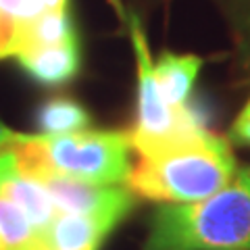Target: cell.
Masks as SVG:
<instances>
[{
    "label": "cell",
    "instance_id": "1",
    "mask_svg": "<svg viewBox=\"0 0 250 250\" xmlns=\"http://www.w3.org/2000/svg\"><path fill=\"white\" fill-rule=\"evenodd\" d=\"M136 163L125 186L140 198L161 205L194 202L219 192L238 173L229 142L207 127L184 129L165 138L127 131Z\"/></svg>",
    "mask_w": 250,
    "mask_h": 250
},
{
    "label": "cell",
    "instance_id": "2",
    "mask_svg": "<svg viewBox=\"0 0 250 250\" xmlns=\"http://www.w3.org/2000/svg\"><path fill=\"white\" fill-rule=\"evenodd\" d=\"M142 250H250V167L202 200L161 205Z\"/></svg>",
    "mask_w": 250,
    "mask_h": 250
},
{
    "label": "cell",
    "instance_id": "3",
    "mask_svg": "<svg viewBox=\"0 0 250 250\" xmlns=\"http://www.w3.org/2000/svg\"><path fill=\"white\" fill-rule=\"evenodd\" d=\"M127 131L82 129L62 136L15 134L13 154L17 173L40 182L46 175H65L100 186L127 182L131 161Z\"/></svg>",
    "mask_w": 250,
    "mask_h": 250
},
{
    "label": "cell",
    "instance_id": "4",
    "mask_svg": "<svg viewBox=\"0 0 250 250\" xmlns=\"http://www.w3.org/2000/svg\"><path fill=\"white\" fill-rule=\"evenodd\" d=\"M129 27L138 61V117L136 127L129 131L142 138H165L184 129L205 127V115H202L200 106L190 104L188 100V104H184L182 108H173L163 100L159 83H156L150 50H148L144 31L136 17L129 19Z\"/></svg>",
    "mask_w": 250,
    "mask_h": 250
},
{
    "label": "cell",
    "instance_id": "5",
    "mask_svg": "<svg viewBox=\"0 0 250 250\" xmlns=\"http://www.w3.org/2000/svg\"><path fill=\"white\" fill-rule=\"evenodd\" d=\"M40 184L61 213L103 215L121 223L136 207V194L127 186H100L65 175H46Z\"/></svg>",
    "mask_w": 250,
    "mask_h": 250
},
{
    "label": "cell",
    "instance_id": "6",
    "mask_svg": "<svg viewBox=\"0 0 250 250\" xmlns=\"http://www.w3.org/2000/svg\"><path fill=\"white\" fill-rule=\"evenodd\" d=\"M117 225V219L103 215L59 213L48 228L40 231V238L46 250H100Z\"/></svg>",
    "mask_w": 250,
    "mask_h": 250
},
{
    "label": "cell",
    "instance_id": "7",
    "mask_svg": "<svg viewBox=\"0 0 250 250\" xmlns=\"http://www.w3.org/2000/svg\"><path fill=\"white\" fill-rule=\"evenodd\" d=\"M17 61L23 71L36 83L46 85V88H59V85L69 83L80 73V40L23 50L21 54H17Z\"/></svg>",
    "mask_w": 250,
    "mask_h": 250
},
{
    "label": "cell",
    "instance_id": "8",
    "mask_svg": "<svg viewBox=\"0 0 250 250\" xmlns=\"http://www.w3.org/2000/svg\"><path fill=\"white\" fill-rule=\"evenodd\" d=\"M200 67L202 59L196 54L163 52L159 57V61L154 62V75L163 100L169 106L182 108L184 104H188Z\"/></svg>",
    "mask_w": 250,
    "mask_h": 250
},
{
    "label": "cell",
    "instance_id": "9",
    "mask_svg": "<svg viewBox=\"0 0 250 250\" xmlns=\"http://www.w3.org/2000/svg\"><path fill=\"white\" fill-rule=\"evenodd\" d=\"M71 40H80V36H77V27L69 6L46 9L36 19L19 25L17 40H15V57L38 46H54Z\"/></svg>",
    "mask_w": 250,
    "mask_h": 250
},
{
    "label": "cell",
    "instance_id": "10",
    "mask_svg": "<svg viewBox=\"0 0 250 250\" xmlns=\"http://www.w3.org/2000/svg\"><path fill=\"white\" fill-rule=\"evenodd\" d=\"M0 194H2L4 198H9L11 202H15V205L25 213L29 223L34 225L38 231L48 228L54 221V217L61 213L57 205H54L52 196L48 194V190H46L40 182L23 177L17 171L0 184Z\"/></svg>",
    "mask_w": 250,
    "mask_h": 250
},
{
    "label": "cell",
    "instance_id": "11",
    "mask_svg": "<svg viewBox=\"0 0 250 250\" xmlns=\"http://www.w3.org/2000/svg\"><path fill=\"white\" fill-rule=\"evenodd\" d=\"M36 121L46 136H62L88 129L92 123L90 113L77 100L59 96L44 100L36 113Z\"/></svg>",
    "mask_w": 250,
    "mask_h": 250
},
{
    "label": "cell",
    "instance_id": "12",
    "mask_svg": "<svg viewBox=\"0 0 250 250\" xmlns=\"http://www.w3.org/2000/svg\"><path fill=\"white\" fill-rule=\"evenodd\" d=\"M0 233L13 250H36L40 246V231L29 223L25 213L0 194Z\"/></svg>",
    "mask_w": 250,
    "mask_h": 250
},
{
    "label": "cell",
    "instance_id": "13",
    "mask_svg": "<svg viewBox=\"0 0 250 250\" xmlns=\"http://www.w3.org/2000/svg\"><path fill=\"white\" fill-rule=\"evenodd\" d=\"M233 27L240 61L250 69V0H219Z\"/></svg>",
    "mask_w": 250,
    "mask_h": 250
},
{
    "label": "cell",
    "instance_id": "14",
    "mask_svg": "<svg viewBox=\"0 0 250 250\" xmlns=\"http://www.w3.org/2000/svg\"><path fill=\"white\" fill-rule=\"evenodd\" d=\"M46 11L44 0H0V13L15 23H27Z\"/></svg>",
    "mask_w": 250,
    "mask_h": 250
},
{
    "label": "cell",
    "instance_id": "15",
    "mask_svg": "<svg viewBox=\"0 0 250 250\" xmlns=\"http://www.w3.org/2000/svg\"><path fill=\"white\" fill-rule=\"evenodd\" d=\"M17 131H11L0 123V184L9 175H13L17 167H15V154H13V140Z\"/></svg>",
    "mask_w": 250,
    "mask_h": 250
},
{
    "label": "cell",
    "instance_id": "16",
    "mask_svg": "<svg viewBox=\"0 0 250 250\" xmlns=\"http://www.w3.org/2000/svg\"><path fill=\"white\" fill-rule=\"evenodd\" d=\"M231 140L236 144L250 146V98L231 125Z\"/></svg>",
    "mask_w": 250,
    "mask_h": 250
},
{
    "label": "cell",
    "instance_id": "17",
    "mask_svg": "<svg viewBox=\"0 0 250 250\" xmlns=\"http://www.w3.org/2000/svg\"><path fill=\"white\" fill-rule=\"evenodd\" d=\"M46 9H59V6H69V0H44Z\"/></svg>",
    "mask_w": 250,
    "mask_h": 250
},
{
    "label": "cell",
    "instance_id": "18",
    "mask_svg": "<svg viewBox=\"0 0 250 250\" xmlns=\"http://www.w3.org/2000/svg\"><path fill=\"white\" fill-rule=\"evenodd\" d=\"M0 250H13L9 244H6V240L2 238V233H0Z\"/></svg>",
    "mask_w": 250,
    "mask_h": 250
}]
</instances>
